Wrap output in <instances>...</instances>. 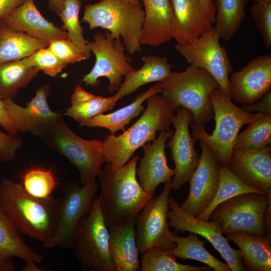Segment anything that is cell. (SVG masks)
Listing matches in <instances>:
<instances>
[{
  "label": "cell",
  "mask_w": 271,
  "mask_h": 271,
  "mask_svg": "<svg viewBox=\"0 0 271 271\" xmlns=\"http://www.w3.org/2000/svg\"><path fill=\"white\" fill-rule=\"evenodd\" d=\"M139 160L136 156L119 168L107 163L98 176L100 188L98 198L107 227L135 219L153 197L143 189L137 178Z\"/></svg>",
  "instance_id": "cell-1"
},
{
  "label": "cell",
  "mask_w": 271,
  "mask_h": 271,
  "mask_svg": "<svg viewBox=\"0 0 271 271\" xmlns=\"http://www.w3.org/2000/svg\"><path fill=\"white\" fill-rule=\"evenodd\" d=\"M59 198H39L28 194L20 183L5 178L0 182V208L22 234L45 245L54 235Z\"/></svg>",
  "instance_id": "cell-2"
},
{
  "label": "cell",
  "mask_w": 271,
  "mask_h": 271,
  "mask_svg": "<svg viewBox=\"0 0 271 271\" xmlns=\"http://www.w3.org/2000/svg\"><path fill=\"white\" fill-rule=\"evenodd\" d=\"M146 100V109L129 128L118 136L105 137L103 143L106 162L115 168L123 166L137 150L155 140L158 131L170 129L174 111L168 100L156 94Z\"/></svg>",
  "instance_id": "cell-3"
},
{
  "label": "cell",
  "mask_w": 271,
  "mask_h": 271,
  "mask_svg": "<svg viewBox=\"0 0 271 271\" xmlns=\"http://www.w3.org/2000/svg\"><path fill=\"white\" fill-rule=\"evenodd\" d=\"M157 84L174 112L184 107L192 112L193 122L203 125L214 118L210 96L219 84L206 71L190 65L183 72H172L166 81Z\"/></svg>",
  "instance_id": "cell-4"
},
{
  "label": "cell",
  "mask_w": 271,
  "mask_h": 271,
  "mask_svg": "<svg viewBox=\"0 0 271 271\" xmlns=\"http://www.w3.org/2000/svg\"><path fill=\"white\" fill-rule=\"evenodd\" d=\"M145 16L141 2L128 0H102L86 5L81 22L92 30L100 27L113 39L122 38L130 55L141 51L140 38Z\"/></svg>",
  "instance_id": "cell-5"
},
{
  "label": "cell",
  "mask_w": 271,
  "mask_h": 271,
  "mask_svg": "<svg viewBox=\"0 0 271 271\" xmlns=\"http://www.w3.org/2000/svg\"><path fill=\"white\" fill-rule=\"evenodd\" d=\"M210 97L214 108L215 128L209 135L203 124L192 121L191 136L195 141L206 142L214 152L218 165L227 166L239 130L250 121L252 113L233 103L219 85L213 90Z\"/></svg>",
  "instance_id": "cell-6"
},
{
  "label": "cell",
  "mask_w": 271,
  "mask_h": 271,
  "mask_svg": "<svg viewBox=\"0 0 271 271\" xmlns=\"http://www.w3.org/2000/svg\"><path fill=\"white\" fill-rule=\"evenodd\" d=\"M72 248L80 269L116 271L109 250V230L97 196L90 213L82 218L77 225Z\"/></svg>",
  "instance_id": "cell-7"
},
{
  "label": "cell",
  "mask_w": 271,
  "mask_h": 271,
  "mask_svg": "<svg viewBox=\"0 0 271 271\" xmlns=\"http://www.w3.org/2000/svg\"><path fill=\"white\" fill-rule=\"evenodd\" d=\"M51 149L65 157L78 170L82 185L98 177L106 162L103 143L86 140L75 133L61 116L43 139Z\"/></svg>",
  "instance_id": "cell-8"
},
{
  "label": "cell",
  "mask_w": 271,
  "mask_h": 271,
  "mask_svg": "<svg viewBox=\"0 0 271 271\" xmlns=\"http://www.w3.org/2000/svg\"><path fill=\"white\" fill-rule=\"evenodd\" d=\"M98 188L96 178L82 186L75 182L64 186L59 198L55 232L45 247L72 248L77 225L91 211Z\"/></svg>",
  "instance_id": "cell-9"
},
{
  "label": "cell",
  "mask_w": 271,
  "mask_h": 271,
  "mask_svg": "<svg viewBox=\"0 0 271 271\" xmlns=\"http://www.w3.org/2000/svg\"><path fill=\"white\" fill-rule=\"evenodd\" d=\"M270 199L271 193L239 194L216 206L209 220L220 223L222 234L240 231L264 236L263 217Z\"/></svg>",
  "instance_id": "cell-10"
},
{
  "label": "cell",
  "mask_w": 271,
  "mask_h": 271,
  "mask_svg": "<svg viewBox=\"0 0 271 271\" xmlns=\"http://www.w3.org/2000/svg\"><path fill=\"white\" fill-rule=\"evenodd\" d=\"M87 45L95 55V63L82 81L86 85L96 87L99 85L98 79L105 77L110 83L108 91H117L122 83V77L134 70L128 62L121 38L113 39L110 32L105 30L104 33L95 34L94 40L87 41Z\"/></svg>",
  "instance_id": "cell-11"
},
{
  "label": "cell",
  "mask_w": 271,
  "mask_h": 271,
  "mask_svg": "<svg viewBox=\"0 0 271 271\" xmlns=\"http://www.w3.org/2000/svg\"><path fill=\"white\" fill-rule=\"evenodd\" d=\"M172 182L171 178L164 184L162 192L153 197L135 218L136 239L140 254L153 246L168 250L176 246L174 232L170 231L167 219Z\"/></svg>",
  "instance_id": "cell-12"
},
{
  "label": "cell",
  "mask_w": 271,
  "mask_h": 271,
  "mask_svg": "<svg viewBox=\"0 0 271 271\" xmlns=\"http://www.w3.org/2000/svg\"><path fill=\"white\" fill-rule=\"evenodd\" d=\"M219 39L212 26L207 32L190 43L177 44L176 49L190 65L210 74L230 99L229 74L233 68L225 47L220 44Z\"/></svg>",
  "instance_id": "cell-13"
},
{
  "label": "cell",
  "mask_w": 271,
  "mask_h": 271,
  "mask_svg": "<svg viewBox=\"0 0 271 271\" xmlns=\"http://www.w3.org/2000/svg\"><path fill=\"white\" fill-rule=\"evenodd\" d=\"M50 93L48 85L41 86L25 107L17 104L13 99H2L6 114L17 132H29L43 139L53 128L62 114L52 110L49 106L47 100Z\"/></svg>",
  "instance_id": "cell-14"
},
{
  "label": "cell",
  "mask_w": 271,
  "mask_h": 271,
  "mask_svg": "<svg viewBox=\"0 0 271 271\" xmlns=\"http://www.w3.org/2000/svg\"><path fill=\"white\" fill-rule=\"evenodd\" d=\"M168 207L167 219L169 227H173L176 232L189 231L200 235L219 252L231 271L245 270L240 250L231 247L226 238L222 236L220 224L217 221L202 220L185 212L173 197H169Z\"/></svg>",
  "instance_id": "cell-15"
},
{
  "label": "cell",
  "mask_w": 271,
  "mask_h": 271,
  "mask_svg": "<svg viewBox=\"0 0 271 271\" xmlns=\"http://www.w3.org/2000/svg\"><path fill=\"white\" fill-rule=\"evenodd\" d=\"M193 119L192 112L184 107L178 108L172 119L175 130L166 147L170 148L171 159L175 163V174L172 182V189L174 191L190 180L199 162L194 147L195 140L189 128Z\"/></svg>",
  "instance_id": "cell-16"
},
{
  "label": "cell",
  "mask_w": 271,
  "mask_h": 271,
  "mask_svg": "<svg viewBox=\"0 0 271 271\" xmlns=\"http://www.w3.org/2000/svg\"><path fill=\"white\" fill-rule=\"evenodd\" d=\"M201 149L198 167L189 181L190 191L179 207L185 212L197 217L210 204L217 191L219 175L215 155L208 144L199 140Z\"/></svg>",
  "instance_id": "cell-17"
},
{
  "label": "cell",
  "mask_w": 271,
  "mask_h": 271,
  "mask_svg": "<svg viewBox=\"0 0 271 271\" xmlns=\"http://www.w3.org/2000/svg\"><path fill=\"white\" fill-rule=\"evenodd\" d=\"M172 34L177 44H186L207 32L215 23L214 2L206 0H171Z\"/></svg>",
  "instance_id": "cell-18"
},
{
  "label": "cell",
  "mask_w": 271,
  "mask_h": 271,
  "mask_svg": "<svg viewBox=\"0 0 271 271\" xmlns=\"http://www.w3.org/2000/svg\"><path fill=\"white\" fill-rule=\"evenodd\" d=\"M231 99L242 104H251L271 89V55L252 59L241 70L229 78Z\"/></svg>",
  "instance_id": "cell-19"
},
{
  "label": "cell",
  "mask_w": 271,
  "mask_h": 271,
  "mask_svg": "<svg viewBox=\"0 0 271 271\" xmlns=\"http://www.w3.org/2000/svg\"><path fill=\"white\" fill-rule=\"evenodd\" d=\"M229 170L250 187L268 194L271 193V148L259 150L233 149Z\"/></svg>",
  "instance_id": "cell-20"
},
{
  "label": "cell",
  "mask_w": 271,
  "mask_h": 271,
  "mask_svg": "<svg viewBox=\"0 0 271 271\" xmlns=\"http://www.w3.org/2000/svg\"><path fill=\"white\" fill-rule=\"evenodd\" d=\"M173 134L171 129L162 130L152 144L148 142L143 147L144 156L139 158L136 175L143 189L153 195L160 184H165L175 174V170L168 166L165 154L166 142Z\"/></svg>",
  "instance_id": "cell-21"
},
{
  "label": "cell",
  "mask_w": 271,
  "mask_h": 271,
  "mask_svg": "<svg viewBox=\"0 0 271 271\" xmlns=\"http://www.w3.org/2000/svg\"><path fill=\"white\" fill-rule=\"evenodd\" d=\"M12 30L42 42L68 39V33L47 21L37 8L35 0H25L2 19Z\"/></svg>",
  "instance_id": "cell-22"
},
{
  "label": "cell",
  "mask_w": 271,
  "mask_h": 271,
  "mask_svg": "<svg viewBox=\"0 0 271 271\" xmlns=\"http://www.w3.org/2000/svg\"><path fill=\"white\" fill-rule=\"evenodd\" d=\"M145 16L140 38L141 45L157 47L172 39L173 9L171 0H142Z\"/></svg>",
  "instance_id": "cell-23"
},
{
  "label": "cell",
  "mask_w": 271,
  "mask_h": 271,
  "mask_svg": "<svg viewBox=\"0 0 271 271\" xmlns=\"http://www.w3.org/2000/svg\"><path fill=\"white\" fill-rule=\"evenodd\" d=\"M135 226V219H133L123 224L108 227L109 250L116 271L140 269Z\"/></svg>",
  "instance_id": "cell-24"
},
{
  "label": "cell",
  "mask_w": 271,
  "mask_h": 271,
  "mask_svg": "<svg viewBox=\"0 0 271 271\" xmlns=\"http://www.w3.org/2000/svg\"><path fill=\"white\" fill-rule=\"evenodd\" d=\"M21 233L0 208V271H14L13 257L41 262L43 256L24 241Z\"/></svg>",
  "instance_id": "cell-25"
},
{
  "label": "cell",
  "mask_w": 271,
  "mask_h": 271,
  "mask_svg": "<svg viewBox=\"0 0 271 271\" xmlns=\"http://www.w3.org/2000/svg\"><path fill=\"white\" fill-rule=\"evenodd\" d=\"M225 234L238 246L245 270H271V240L265 236L247 232H232Z\"/></svg>",
  "instance_id": "cell-26"
},
{
  "label": "cell",
  "mask_w": 271,
  "mask_h": 271,
  "mask_svg": "<svg viewBox=\"0 0 271 271\" xmlns=\"http://www.w3.org/2000/svg\"><path fill=\"white\" fill-rule=\"evenodd\" d=\"M142 67L125 76L119 89L112 96L117 100L136 92L142 86L153 82L166 81L170 76L172 65L166 57L148 55L143 57Z\"/></svg>",
  "instance_id": "cell-27"
},
{
  "label": "cell",
  "mask_w": 271,
  "mask_h": 271,
  "mask_svg": "<svg viewBox=\"0 0 271 271\" xmlns=\"http://www.w3.org/2000/svg\"><path fill=\"white\" fill-rule=\"evenodd\" d=\"M162 93L161 88L156 84L144 92L138 95L129 104L113 112L97 115L79 123V126L99 127L108 129L111 135L119 130L124 131L125 126L131 119L137 117L144 109L143 103L150 96Z\"/></svg>",
  "instance_id": "cell-28"
},
{
  "label": "cell",
  "mask_w": 271,
  "mask_h": 271,
  "mask_svg": "<svg viewBox=\"0 0 271 271\" xmlns=\"http://www.w3.org/2000/svg\"><path fill=\"white\" fill-rule=\"evenodd\" d=\"M48 46L49 43L12 30L0 19V64L22 60Z\"/></svg>",
  "instance_id": "cell-29"
},
{
  "label": "cell",
  "mask_w": 271,
  "mask_h": 271,
  "mask_svg": "<svg viewBox=\"0 0 271 271\" xmlns=\"http://www.w3.org/2000/svg\"><path fill=\"white\" fill-rule=\"evenodd\" d=\"M39 69L32 66L28 57L0 64V97L13 98L36 77Z\"/></svg>",
  "instance_id": "cell-30"
},
{
  "label": "cell",
  "mask_w": 271,
  "mask_h": 271,
  "mask_svg": "<svg viewBox=\"0 0 271 271\" xmlns=\"http://www.w3.org/2000/svg\"><path fill=\"white\" fill-rule=\"evenodd\" d=\"M117 101L112 96L103 97L90 93L78 85L72 95L71 105L63 114L80 123L112 109Z\"/></svg>",
  "instance_id": "cell-31"
},
{
  "label": "cell",
  "mask_w": 271,
  "mask_h": 271,
  "mask_svg": "<svg viewBox=\"0 0 271 271\" xmlns=\"http://www.w3.org/2000/svg\"><path fill=\"white\" fill-rule=\"evenodd\" d=\"M248 0H214L216 8L214 27L219 39L230 40L239 29L245 16Z\"/></svg>",
  "instance_id": "cell-32"
},
{
  "label": "cell",
  "mask_w": 271,
  "mask_h": 271,
  "mask_svg": "<svg viewBox=\"0 0 271 271\" xmlns=\"http://www.w3.org/2000/svg\"><path fill=\"white\" fill-rule=\"evenodd\" d=\"M176 246L170 250L176 258L192 259L203 262L215 271H231L227 263L223 262L209 252L205 248V240H200L197 234L190 232L187 237H180L174 233Z\"/></svg>",
  "instance_id": "cell-33"
},
{
  "label": "cell",
  "mask_w": 271,
  "mask_h": 271,
  "mask_svg": "<svg viewBox=\"0 0 271 271\" xmlns=\"http://www.w3.org/2000/svg\"><path fill=\"white\" fill-rule=\"evenodd\" d=\"M247 127L238 133L233 149L259 150L271 145V115L261 112L252 114Z\"/></svg>",
  "instance_id": "cell-34"
},
{
  "label": "cell",
  "mask_w": 271,
  "mask_h": 271,
  "mask_svg": "<svg viewBox=\"0 0 271 271\" xmlns=\"http://www.w3.org/2000/svg\"><path fill=\"white\" fill-rule=\"evenodd\" d=\"M218 168L219 181L216 194L209 206L197 218L204 221L209 220V216L216 206L239 194L251 192L266 194L248 186L232 173L227 166L218 165Z\"/></svg>",
  "instance_id": "cell-35"
},
{
  "label": "cell",
  "mask_w": 271,
  "mask_h": 271,
  "mask_svg": "<svg viewBox=\"0 0 271 271\" xmlns=\"http://www.w3.org/2000/svg\"><path fill=\"white\" fill-rule=\"evenodd\" d=\"M140 271H212L206 265L192 266L178 263L170 251L158 246L149 248L142 254Z\"/></svg>",
  "instance_id": "cell-36"
},
{
  "label": "cell",
  "mask_w": 271,
  "mask_h": 271,
  "mask_svg": "<svg viewBox=\"0 0 271 271\" xmlns=\"http://www.w3.org/2000/svg\"><path fill=\"white\" fill-rule=\"evenodd\" d=\"M20 183L31 195L39 198L53 197L58 182L54 173L44 168L34 167L26 171L21 177Z\"/></svg>",
  "instance_id": "cell-37"
},
{
  "label": "cell",
  "mask_w": 271,
  "mask_h": 271,
  "mask_svg": "<svg viewBox=\"0 0 271 271\" xmlns=\"http://www.w3.org/2000/svg\"><path fill=\"white\" fill-rule=\"evenodd\" d=\"M81 6L80 0H64L58 16L63 22L65 29L68 31V39L82 50L88 59L91 52L87 46V40L84 37L83 28L79 20Z\"/></svg>",
  "instance_id": "cell-38"
},
{
  "label": "cell",
  "mask_w": 271,
  "mask_h": 271,
  "mask_svg": "<svg viewBox=\"0 0 271 271\" xmlns=\"http://www.w3.org/2000/svg\"><path fill=\"white\" fill-rule=\"evenodd\" d=\"M28 58L32 66L52 77L61 72L67 65L48 47L38 50Z\"/></svg>",
  "instance_id": "cell-39"
},
{
  "label": "cell",
  "mask_w": 271,
  "mask_h": 271,
  "mask_svg": "<svg viewBox=\"0 0 271 271\" xmlns=\"http://www.w3.org/2000/svg\"><path fill=\"white\" fill-rule=\"evenodd\" d=\"M250 12L262 36L264 47L269 49L271 46V0L255 3Z\"/></svg>",
  "instance_id": "cell-40"
},
{
  "label": "cell",
  "mask_w": 271,
  "mask_h": 271,
  "mask_svg": "<svg viewBox=\"0 0 271 271\" xmlns=\"http://www.w3.org/2000/svg\"><path fill=\"white\" fill-rule=\"evenodd\" d=\"M48 47L67 65L87 59L84 51L68 39L53 40Z\"/></svg>",
  "instance_id": "cell-41"
},
{
  "label": "cell",
  "mask_w": 271,
  "mask_h": 271,
  "mask_svg": "<svg viewBox=\"0 0 271 271\" xmlns=\"http://www.w3.org/2000/svg\"><path fill=\"white\" fill-rule=\"evenodd\" d=\"M22 141L17 136H12L0 130V161L6 163L14 160Z\"/></svg>",
  "instance_id": "cell-42"
},
{
  "label": "cell",
  "mask_w": 271,
  "mask_h": 271,
  "mask_svg": "<svg viewBox=\"0 0 271 271\" xmlns=\"http://www.w3.org/2000/svg\"><path fill=\"white\" fill-rule=\"evenodd\" d=\"M240 108L247 112L258 111L259 112L271 115V91L251 104H243Z\"/></svg>",
  "instance_id": "cell-43"
},
{
  "label": "cell",
  "mask_w": 271,
  "mask_h": 271,
  "mask_svg": "<svg viewBox=\"0 0 271 271\" xmlns=\"http://www.w3.org/2000/svg\"><path fill=\"white\" fill-rule=\"evenodd\" d=\"M0 126L3 127L7 133L12 136H17L18 132L15 130L10 121L3 105V100L0 97Z\"/></svg>",
  "instance_id": "cell-44"
},
{
  "label": "cell",
  "mask_w": 271,
  "mask_h": 271,
  "mask_svg": "<svg viewBox=\"0 0 271 271\" xmlns=\"http://www.w3.org/2000/svg\"><path fill=\"white\" fill-rule=\"evenodd\" d=\"M25 0H0V19L4 18Z\"/></svg>",
  "instance_id": "cell-45"
},
{
  "label": "cell",
  "mask_w": 271,
  "mask_h": 271,
  "mask_svg": "<svg viewBox=\"0 0 271 271\" xmlns=\"http://www.w3.org/2000/svg\"><path fill=\"white\" fill-rule=\"evenodd\" d=\"M264 236L271 240V199L266 208L263 217Z\"/></svg>",
  "instance_id": "cell-46"
},
{
  "label": "cell",
  "mask_w": 271,
  "mask_h": 271,
  "mask_svg": "<svg viewBox=\"0 0 271 271\" xmlns=\"http://www.w3.org/2000/svg\"><path fill=\"white\" fill-rule=\"evenodd\" d=\"M25 264L24 266L22 267V270L23 271H45L46 269H44L40 267L37 265V262L32 261H26Z\"/></svg>",
  "instance_id": "cell-47"
},
{
  "label": "cell",
  "mask_w": 271,
  "mask_h": 271,
  "mask_svg": "<svg viewBox=\"0 0 271 271\" xmlns=\"http://www.w3.org/2000/svg\"><path fill=\"white\" fill-rule=\"evenodd\" d=\"M64 0H49V6L58 15L62 9Z\"/></svg>",
  "instance_id": "cell-48"
},
{
  "label": "cell",
  "mask_w": 271,
  "mask_h": 271,
  "mask_svg": "<svg viewBox=\"0 0 271 271\" xmlns=\"http://www.w3.org/2000/svg\"><path fill=\"white\" fill-rule=\"evenodd\" d=\"M254 1L255 3L262 2V1H269V0H252Z\"/></svg>",
  "instance_id": "cell-49"
},
{
  "label": "cell",
  "mask_w": 271,
  "mask_h": 271,
  "mask_svg": "<svg viewBox=\"0 0 271 271\" xmlns=\"http://www.w3.org/2000/svg\"><path fill=\"white\" fill-rule=\"evenodd\" d=\"M132 2H141L142 0H128Z\"/></svg>",
  "instance_id": "cell-50"
},
{
  "label": "cell",
  "mask_w": 271,
  "mask_h": 271,
  "mask_svg": "<svg viewBox=\"0 0 271 271\" xmlns=\"http://www.w3.org/2000/svg\"><path fill=\"white\" fill-rule=\"evenodd\" d=\"M206 1H207L208 2H213L214 1V0H206Z\"/></svg>",
  "instance_id": "cell-51"
}]
</instances>
